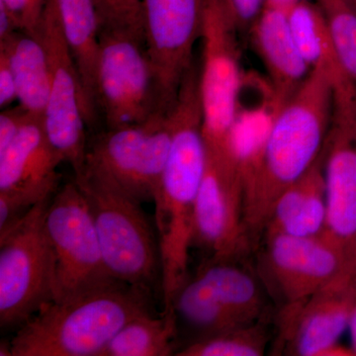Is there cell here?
<instances>
[{"mask_svg": "<svg viewBox=\"0 0 356 356\" xmlns=\"http://www.w3.org/2000/svg\"><path fill=\"white\" fill-rule=\"evenodd\" d=\"M17 100L15 79L8 54L0 49V107L6 109Z\"/></svg>", "mask_w": 356, "mask_h": 356, "instance_id": "cell-29", "label": "cell"}, {"mask_svg": "<svg viewBox=\"0 0 356 356\" xmlns=\"http://www.w3.org/2000/svg\"><path fill=\"white\" fill-rule=\"evenodd\" d=\"M170 116L172 147L153 201L161 250L163 310L173 308L175 296L188 281L196 200L207 161L195 65L185 77Z\"/></svg>", "mask_w": 356, "mask_h": 356, "instance_id": "cell-1", "label": "cell"}, {"mask_svg": "<svg viewBox=\"0 0 356 356\" xmlns=\"http://www.w3.org/2000/svg\"><path fill=\"white\" fill-rule=\"evenodd\" d=\"M348 329H350L351 346H353L351 350H353L355 355H356V307L353 312V315H351Z\"/></svg>", "mask_w": 356, "mask_h": 356, "instance_id": "cell-33", "label": "cell"}, {"mask_svg": "<svg viewBox=\"0 0 356 356\" xmlns=\"http://www.w3.org/2000/svg\"><path fill=\"white\" fill-rule=\"evenodd\" d=\"M56 192L32 188L0 191V236L6 235L41 201L51 197Z\"/></svg>", "mask_w": 356, "mask_h": 356, "instance_id": "cell-27", "label": "cell"}, {"mask_svg": "<svg viewBox=\"0 0 356 356\" xmlns=\"http://www.w3.org/2000/svg\"><path fill=\"white\" fill-rule=\"evenodd\" d=\"M31 116L34 115L30 114L20 104L2 110L0 114V153L6 151V147L17 137Z\"/></svg>", "mask_w": 356, "mask_h": 356, "instance_id": "cell-28", "label": "cell"}, {"mask_svg": "<svg viewBox=\"0 0 356 356\" xmlns=\"http://www.w3.org/2000/svg\"><path fill=\"white\" fill-rule=\"evenodd\" d=\"M356 307V273L344 266L337 277L298 305L287 306L284 336L291 355H355L337 344Z\"/></svg>", "mask_w": 356, "mask_h": 356, "instance_id": "cell-13", "label": "cell"}, {"mask_svg": "<svg viewBox=\"0 0 356 356\" xmlns=\"http://www.w3.org/2000/svg\"><path fill=\"white\" fill-rule=\"evenodd\" d=\"M334 115V86L313 69L296 93L273 115L261 163L243 191L250 236L264 232L280 194L303 177L324 149Z\"/></svg>", "mask_w": 356, "mask_h": 356, "instance_id": "cell-2", "label": "cell"}, {"mask_svg": "<svg viewBox=\"0 0 356 356\" xmlns=\"http://www.w3.org/2000/svg\"><path fill=\"white\" fill-rule=\"evenodd\" d=\"M44 229L53 259V300L114 280L105 266L88 199L76 180L60 186L51 199Z\"/></svg>", "mask_w": 356, "mask_h": 356, "instance_id": "cell-9", "label": "cell"}, {"mask_svg": "<svg viewBox=\"0 0 356 356\" xmlns=\"http://www.w3.org/2000/svg\"><path fill=\"white\" fill-rule=\"evenodd\" d=\"M241 31L229 0H201L199 95L203 135L207 153L220 159H236L233 132L243 88Z\"/></svg>", "mask_w": 356, "mask_h": 356, "instance_id": "cell-4", "label": "cell"}, {"mask_svg": "<svg viewBox=\"0 0 356 356\" xmlns=\"http://www.w3.org/2000/svg\"><path fill=\"white\" fill-rule=\"evenodd\" d=\"M53 196L0 236L1 327H20L53 300V259L44 229V215Z\"/></svg>", "mask_w": 356, "mask_h": 356, "instance_id": "cell-8", "label": "cell"}, {"mask_svg": "<svg viewBox=\"0 0 356 356\" xmlns=\"http://www.w3.org/2000/svg\"><path fill=\"white\" fill-rule=\"evenodd\" d=\"M0 49L8 54L18 102L30 114L43 119L50 91V70L41 40L37 35L19 31L0 42Z\"/></svg>", "mask_w": 356, "mask_h": 356, "instance_id": "cell-20", "label": "cell"}, {"mask_svg": "<svg viewBox=\"0 0 356 356\" xmlns=\"http://www.w3.org/2000/svg\"><path fill=\"white\" fill-rule=\"evenodd\" d=\"M240 23L241 29L250 28L259 17L266 0H229Z\"/></svg>", "mask_w": 356, "mask_h": 356, "instance_id": "cell-30", "label": "cell"}, {"mask_svg": "<svg viewBox=\"0 0 356 356\" xmlns=\"http://www.w3.org/2000/svg\"><path fill=\"white\" fill-rule=\"evenodd\" d=\"M172 142L170 113H156L143 123L108 129L88 140L81 175L102 178L140 203L154 201Z\"/></svg>", "mask_w": 356, "mask_h": 356, "instance_id": "cell-6", "label": "cell"}, {"mask_svg": "<svg viewBox=\"0 0 356 356\" xmlns=\"http://www.w3.org/2000/svg\"><path fill=\"white\" fill-rule=\"evenodd\" d=\"M250 34L266 70L276 114L301 88L312 70L293 38L287 9L264 4L250 27Z\"/></svg>", "mask_w": 356, "mask_h": 356, "instance_id": "cell-16", "label": "cell"}, {"mask_svg": "<svg viewBox=\"0 0 356 356\" xmlns=\"http://www.w3.org/2000/svg\"><path fill=\"white\" fill-rule=\"evenodd\" d=\"M145 44L153 70L159 113L177 102L200 40L201 0H143Z\"/></svg>", "mask_w": 356, "mask_h": 356, "instance_id": "cell-11", "label": "cell"}, {"mask_svg": "<svg viewBox=\"0 0 356 356\" xmlns=\"http://www.w3.org/2000/svg\"><path fill=\"white\" fill-rule=\"evenodd\" d=\"M324 165L323 149L308 172L280 194L264 229L266 238L316 236L324 231L327 222Z\"/></svg>", "mask_w": 356, "mask_h": 356, "instance_id": "cell-18", "label": "cell"}, {"mask_svg": "<svg viewBox=\"0 0 356 356\" xmlns=\"http://www.w3.org/2000/svg\"><path fill=\"white\" fill-rule=\"evenodd\" d=\"M95 102L108 129L143 123L159 113L145 41L130 33L100 30Z\"/></svg>", "mask_w": 356, "mask_h": 356, "instance_id": "cell-10", "label": "cell"}, {"mask_svg": "<svg viewBox=\"0 0 356 356\" xmlns=\"http://www.w3.org/2000/svg\"><path fill=\"white\" fill-rule=\"evenodd\" d=\"M346 250V268L356 273V233L344 245Z\"/></svg>", "mask_w": 356, "mask_h": 356, "instance_id": "cell-32", "label": "cell"}, {"mask_svg": "<svg viewBox=\"0 0 356 356\" xmlns=\"http://www.w3.org/2000/svg\"><path fill=\"white\" fill-rule=\"evenodd\" d=\"M177 315L175 308L161 315L134 318L117 332L100 356H168L175 355Z\"/></svg>", "mask_w": 356, "mask_h": 356, "instance_id": "cell-23", "label": "cell"}, {"mask_svg": "<svg viewBox=\"0 0 356 356\" xmlns=\"http://www.w3.org/2000/svg\"><path fill=\"white\" fill-rule=\"evenodd\" d=\"M337 57L356 83V11L348 0H317Z\"/></svg>", "mask_w": 356, "mask_h": 356, "instance_id": "cell-25", "label": "cell"}, {"mask_svg": "<svg viewBox=\"0 0 356 356\" xmlns=\"http://www.w3.org/2000/svg\"><path fill=\"white\" fill-rule=\"evenodd\" d=\"M102 30L130 33L145 41L143 0H95Z\"/></svg>", "mask_w": 356, "mask_h": 356, "instance_id": "cell-26", "label": "cell"}, {"mask_svg": "<svg viewBox=\"0 0 356 356\" xmlns=\"http://www.w3.org/2000/svg\"><path fill=\"white\" fill-rule=\"evenodd\" d=\"M0 355L13 356V348H11L10 341H6V343H1V346H0Z\"/></svg>", "mask_w": 356, "mask_h": 356, "instance_id": "cell-35", "label": "cell"}, {"mask_svg": "<svg viewBox=\"0 0 356 356\" xmlns=\"http://www.w3.org/2000/svg\"><path fill=\"white\" fill-rule=\"evenodd\" d=\"M65 163L51 144L43 119L31 116L17 137L0 153V191L60 188L58 166Z\"/></svg>", "mask_w": 356, "mask_h": 356, "instance_id": "cell-17", "label": "cell"}, {"mask_svg": "<svg viewBox=\"0 0 356 356\" xmlns=\"http://www.w3.org/2000/svg\"><path fill=\"white\" fill-rule=\"evenodd\" d=\"M267 264L287 306L298 305L346 266V243L325 229L316 236L266 238Z\"/></svg>", "mask_w": 356, "mask_h": 356, "instance_id": "cell-14", "label": "cell"}, {"mask_svg": "<svg viewBox=\"0 0 356 356\" xmlns=\"http://www.w3.org/2000/svg\"><path fill=\"white\" fill-rule=\"evenodd\" d=\"M60 24L74 56L84 95L97 113L95 79L100 41V20L95 0H55Z\"/></svg>", "mask_w": 356, "mask_h": 356, "instance_id": "cell-19", "label": "cell"}, {"mask_svg": "<svg viewBox=\"0 0 356 356\" xmlns=\"http://www.w3.org/2000/svg\"><path fill=\"white\" fill-rule=\"evenodd\" d=\"M287 16L293 38L311 70H324L334 86L350 79L337 57L324 14L317 2H297L287 9Z\"/></svg>", "mask_w": 356, "mask_h": 356, "instance_id": "cell-22", "label": "cell"}, {"mask_svg": "<svg viewBox=\"0 0 356 356\" xmlns=\"http://www.w3.org/2000/svg\"><path fill=\"white\" fill-rule=\"evenodd\" d=\"M74 180L88 199L110 275L161 293V259L158 235L140 202L95 175L83 173Z\"/></svg>", "mask_w": 356, "mask_h": 356, "instance_id": "cell-5", "label": "cell"}, {"mask_svg": "<svg viewBox=\"0 0 356 356\" xmlns=\"http://www.w3.org/2000/svg\"><path fill=\"white\" fill-rule=\"evenodd\" d=\"M195 280L215 305L231 314L243 325L261 320L264 300L257 281L228 261H212Z\"/></svg>", "mask_w": 356, "mask_h": 356, "instance_id": "cell-21", "label": "cell"}, {"mask_svg": "<svg viewBox=\"0 0 356 356\" xmlns=\"http://www.w3.org/2000/svg\"><path fill=\"white\" fill-rule=\"evenodd\" d=\"M348 2L353 6V8L355 9L356 11V0H348Z\"/></svg>", "mask_w": 356, "mask_h": 356, "instance_id": "cell-36", "label": "cell"}, {"mask_svg": "<svg viewBox=\"0 0 356 356\" xmlns=\"http://www.w3.org/2000/svg\"><path fill=\"white\" fill-rule=\"evenodd\" d=\"M299 1H302V0H266V3L264 4L288 9Z\"/></svg>", "mask_w": 356, "mask_h": 356, "instance_id": "cell-34", "label": "cell"}, {"mask_svg": "<svg viewBox=\"0 0 356 356\" xmlns=\"http://www.w3.org/2000/svg\"><path fill=\"white\" fill-rule=\"evenodd\" d=\"M250 243L245 221V196L238 163L207 153L194 216L193 245L213 261H229Z\"/></svg>", "mask_w": 356, "mask_h": 356, "instance_id": "cell-12", "label": "cell"}, {"mask_svg": "<svg viewBox=\"0 0 356 356\" xmlns=\"http://www.w3.org/2000/svg\"><path fill=\"white\" fill-rule=\"evenodd\" d=\"M37 36L48 57L50 91L43 117L53 147L72 166L74 177L86 165L88 140L86 128L95 121L96 112L84 95L76 60L65 39L55 0H48Z\"/></svg>", "mask_w": 356, "mask_h": 356, "instance_id": "cell-7", "label": "cell"}, {"mask_svg": "<svg viewBox=\"0 0 356 356\" xmlns=\"http://www.w3.org/2000/svg\"><path fill=\"white\" fill-rule=\"evenodd\" d=\"M324 151L325 229L346 243L356 233V98L334 105Z\"/></svg>", "mask_w": 356, "mask_h": 356, "instance_id": "cell-15", "label": "cell"}, {"mask_svg": "<svg viewBox=\"0 0 356 356\" xmlns=\"http://www.w3.org/2000/svg\"><path fill=\"white\" fill-rule=\"evenodd\" d=\"M269 334L261 322L200 337L178 351L179 356H261Z\"/></svg>", "mask_w": 356, "mask_h": 356, "instance_id": "cell-24", "label": "cell"}, {"mask_svg": "<svg viewBox=\"0 0 356 356\" xmlns=\"http://www.w3.org/2000/svg\"><path fill=\"white\" fill-rule=\"evenodd\" d=\"M151 313L154 293L109 280L42 307L11 339L13 356H100L124 325Z\"/></svg>", "mask_w": 356, "mask_h": 356, "instance_id": "cell-3", "label": "cell"}, {"mask_svg": "<svg viewBox=\"0 0 356 356\" xmlns=\"http://www.w3.org/2000/svg\"><path fill=\"white\" fill-rule=\"evenodd\" d=\"M21 31L19 24L13 14L0 4V42L6 41L16 33Z\"/></svg>", "mask_w": 356, "mask_h": 356, "instance_id": "cell-31", "label": "cell"}]
</instances>
